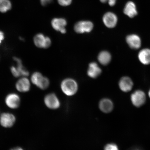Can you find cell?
<instances>
[{
	"instance_id": "d4e9b609",
	"label": "cell",
	"mask_w": 150,
	"mask_h": 150,
	"mask_svg": "<svg viewBox=\"0 0 150 150\" xmlns=\"http://www.w3.org/2000/svg\"><path fill=\"white\" fill-rule=\"evenodd\" d=\"M5 39V35L3 31L0 30V45L4 40Z\"/></svg>"
},
{
	"instance_id": "44dd1931",
	"label": "cell",
	"mask_w": 150,
	"mask_h": 150,
	"mask_svg": "<svg viewBox=\"0 0 150 150\" xmlns=\"http://www.w3.org/2000/svg\"><path fill=\"white\" fill-rule=\"evenodd\" d=\"M104 150H119L118 146L114 143L108 144L105 146Z\"/></svg>"
},
{
	"instance_id": "4fadbf2b",
	"label": "cell",
	"mask_w": 150,
	"mask_h": 150,
	"mask_svg": "<svg viewBox=\"0 0 150 150\" xmlns=\"http://www.w3.org/2000/svg\"><path fill=\"white\" fill-rule=\"evenodd\" d=\"M16 119L13 114L9 113H4L0 117V124L5 127H12L16 122Z\"/></svg>"
},
{
	"instance_id": "30bf717a",
	"label": "cell",
	"mask_w": 150,
	"mask_h": 150,
	"mask_svg": "<svg viewBox=\"0 0 150 150\" xmlns=\"http://www.w3.org/2000/svg\"><path fill=\"white\" fill-rule=\"evenodd\" d=\"M16 87L20 92H27L30 89L31 81L27 77H21L16 82Z\"/></svg>"
},
{
	"instance_id": "603a6c76",
	"label": "cell",
	"mask_w": 150,
	"mask_h": 150,
	"mask_svg": "<svg viewBox=\"0 0 150 150\" xmlns=\"http://www.w3.org/2000/svg\"><path fill=\"white\" fill-rule=\"evenodd\" d=\"M101 2L103 3H105L108 2L109 5L110 6H114L117 2V0H100Z\"/></svg>"
},
{
	"instance_id": "d6986e66",
	"label": "cell",
	"mask_w": 150,
	"mask_h": 150,
	"mask_svg": "<svg viewBox=\"0 0 150 150\" xmlns=\"http://www.w3.org/2000/svg\"><path fill=\"white\" fill-rule=\"evenodd\" d=\"M98 59L99 62L101 64L106 65L111 61L112 56L108 52L103 51L99 54Z\"/></svg>"
},
{
	"instance_id": "6da1fadb",
	"label": "cell",
	"mask_w": 150,
	"mask_h": 150,
	"mask_svg": "<svg viewBox=\"0 0 150 150\" xmlns=\"http://www.w3.org/2000/svg\"><path fill=\"white\" fill-rule=\"evenodd\" d=\"M13 59L16 62V65L11 67V72L13 76L16 78L29 76V72L24 66L21 59L16 57H14Z\"/></svg>"
},
{
	"instance_id": "4316f807",
	"label": "cell",
	"mask_w": 150,
	"mask_h": 150,
	"mask_svg": "<svg viewBox=\"0 0 150 150\" xmlns=\"http://www.w3.org/2000/svg\"><path fill=\"white\" fill-rule=\"evenodd\" d=\"M142 150L141 149H138V148H133V149H131L130 150Z\"/></svg>"
},
{
	"instance_id": "484cf974",
	"label": "cell",
	"mask_w": 150,
	"mask_h": 150,
	"mask_svg": "<svg viewBox=\"0 0 150 150\" xmlns=\"http://www.w3.org/2000/svg\"><path fill=\"white\" fill-rule=\"evenodd\" d=\"M11 150H23V149L20 147H16L12 149Z\"/></svg>"
},
{
	"instance_id": "7a4b0ae2",
	"label": "cell",
	"mask_w": 150,
	"mask_h": 150,
	"mask_svg": "<svg viewBox=\"0 0 150 150\" xmlns=\"http://www.w3.org/2000/svg\"><path fill=\"white\" fill-rule=\"evenodd\" d=\"M61 88L65 94L68 96H72L77 91L78 86L74 80L72 79H67L62 82Z\"/></svg>"
},
{
	"instance_id": "52a82bcc",
	"label": "cell",
	"mask_w": 150,
	"mask_h": 150,
	"mask_svg": "<svg viewBox=\"0 0 150 150\" xmlns=\"http://www.w3.org/2000/svg\"><path fill=\"white\" fill-rule=\"evenodd\" d=\"M118 20L117 15L111 12L106 13L103 18V23L107 27L109 28H115L117 25Z\"/></svg>"
},
{
	"instance_id": "2e32d148",
	"label": "cell",
	"mask_w": 150,
	"mask_h": 150,
	"mask_svg": "<svg viewBox=\"0 0 150 150\" xmlns=\"http://www.w3.org/2000/svg\"><path fill=\"white\" fill-rule=\"evenodd\" d=\"M139 60L144 65L150 64V49L145 48L141 50L138 54Z\"/></svg>"
},
{
	"instance_id": "8fae6325",
	"label": "cell",
	"mask_w": 150,
	"mask_h": 150,
	"mask_svg": "<svg viewBox=\"0 0 150 150\" xmlns=\"http://www.w3.org/2000/svg\"><path fill=\"white\" fill-rule=\"evenodd\" d=\"M119 86L120 89L124 92H129L132 89L134 83L130 78L124 76L120 80Z\"/></svg>"
},
{
	"instance_id": "ba28073f",
	"label": "cell",
	"mask_w": 150,
	"mask_h": 150,
	"mask_svg": "<svg viewBox=\"0 0 150 150\" xmlns=\"http://www.w3.org/2000/svg\"><path fill=\"white\" fill-rule=\"evenodd\" d=\"M125 40L127 45L132 50H138L141 47V39L139 36L135 34L127 35Z\"/></svg>"
},
{
	"instance_id": "3957f363",
	"label": "cell",
	"mask_w": 150,
	"mask_h": 150,
	"mask_svg": "<svg viewBox=\"0 0 150 150\" xmlns=\"http://www.w3.org/2000/svg\"><path fill=\"white\" fill-rule=\"evenodd\" d=\"M31 82L35 85L42 90L47 88L50 85L49 80L46 77L43 76L41 73L36 72L32 74Z\"/></svg>"
},
{
	"instance_id": "cb8c5ba5",
	"label": "cell",
	"mask_w": 150,
	"mask_h": 150,
	"mask_svg": "<svg viewBox=\"0 0 150 150\" xmlns=\"http://www.w3.org/2000/svg\"><path fill=\"white\" fill-rule=\"evenodd\" d=\"M52 0H40L41 4L43 6H46L51 3Z\"/></svg>"
},
{
	"instance_id": "ac0fdd59",
	"label": "cell",
	"mask_w": 150,
	"mask_h": 150,
	"mask_svg": "<svg viewBox=\"0 0 150 150\" xmlns=\"http://www.w3.org/2000/svg\"><path fill=\"white\" fill-rule=\"evenodd\" d=\"M102 73V70L98 64L95 62L90 63L87 71V74L90 77L95 78L98 77Z\"/></svg>"
},
{
	"instance_id": "5b68a950",
	"label": "cell",
	"mask_w": 150,
	"mask_h": 150,
	"mask_svg": "<svg viewBox=\"0 0 150 150\" xmlns=\"http://www.w3.org/2000/svg\"><path fill=\"white\" fill-rule=\"evenodd\" d=\"M131 99L133 105L137 107H140L145 104L146 100L145 93L141 90H137L131 96Z\"/></svg>"
},
{
	"instance_id": "ffe728a7",
	"label": "cell",
	"mask_w": 150,
	"mask_h": 150,
	"mask_svg": "<svg viewBox=\"0 0 150 150\" xmlns=\"http://www.w3.org/2000/svg\"><path fill=\"white\" fill-rule=\"evenodd\" d=\"M12 8V4L9 0H0V12H6Z\"/></svg>"
},
{
	"instance_id": "8992f818",
	"label": "cell",
	"mask_w": 150,
	"mask_h": 150,
	"mask_svg": "<svg viewBox=\"0 0 150 150\" xmlns=\"http://www.w3.org/2000/svg\"><path fill=\"white\" fill-rule=\"evenodd\" d=\"M93 24L89 21H83L77 22L74 26V30L76 33H89L92 30Z\"/></svg>"
},
{
	"instance_id": "9c48e42d",
	"label": "cell",
	"mask_w": 150,
	"mask_h": 150,
	"mask_svg": "<svg viewBox=\"0 0 150 150\" xmlns=\"http://www.w3.org/2000/svg\"><path fill=\"white\" fill-rule=\"evenodd\" d=\"M44 102L48 108L52 110H56L60 106V103L59 99L53 93L47 95L45 97Z\"/></svg>"
},
{
	"instance_id": "e0dca14e",
	"label": "cell",
	"mask_w": 150,
	"mask_h": 150,
	"mask_svg": "<svg viewBox=\"0 0 150 150\" xmlns=\"http://www.w3.org/2000/svg\"><path fill=\"white\" fill-rule=\"evenodd\" d=\"M99 108L102 112L108 113L111 112L113 109V104L110 99L104 98L99 103Z\"/></svg>"
},
{
	"instance_id": "9a60e30c",
	"label": "cell",
	"mask_w": 150,
	"mask_h": 150,
	"mask_svg": "<svg viewBox=\"0 0 150 150\" xmlns=\"http://www.w3.org/2000/svg\"><path fill=\"white\" fill-rule=\"evenodd\" d=\"M52 28L56 31L60 32L63 34L66 32L65 27L67 25V21L64 18H56L52 19L51 22Z\"/></svg>"
},
{
	"instance_id": "7c38bea8",
	"label": "cell",
	"mask_w": 150,
	"mask_h": 150,
	"mask_svg": "<svg viewBox=\"0 0 150 150\" xmlns=\"http://www.w3.org/2000/svg\"><path fill=\"white\" fill-rule=\"evenodd\" d=\"M20 102V97L16 93H13L9 94L6 97V104L9 108H17L19 106Z\"/></svg>"
},
{
	"instance_id": "7402d4cb",
	"label": "cell",
	"mask_w": 150,
	"mask_h": 150,
	"mask_svg": "<svg viewBox=\"0 0 150 150\" xmlns=\"http://www.w3.org/2000/svg\"><path fill=\"white\" fill-rule=\"evenodd\" d=\"M59 4L62 6H68L72 2V0H57Z\"/></svg>"
},
{
	"instance_id": "83f0119b",
	"label": "cell",
	"mask_w": 150,
	"mask_h": 150,
	"mask_svg": "<svg viewBox=\"0 0 150 150\" xmlns=\"http://www.w3.org/2000/svg\"><path fill=\"white\" fill-rule=\"evenodd\" d=\"M149 96L150 98V89L149 90Z\"/></svg>"
},
{
	"instance_id": "277c9868",
	"label": "cell",
	"mask_w": 150,
	"mask_h": 150,
	"mask_svg": "<svg viewBox=\"0 0 150 150\" xmlns=\"http://www.w3.org/2000/svg\"><path fill=\"white\" fill-rule=\"evenodd\" d=\"M33 43L37 47L47 48L51 44V41L49 37L45 36L42 33H38L33 37Z\"/></svg>"
},
{
	"instance_id": "5bb4252c",
	"label": "cell",
	"mask_w": 150,
	"mask_h": 150,
	"mask_svg": "<svg viewBox=\"0 0 150 150\" xmlns=\"http://www.w3.org/2000/svg\"><path fill=\"white\" fill-rule=\"evenodd\" d=\"M123 11L124 13L130 18H134L138 13L135 4L131 1H128L126 3Z\"/></svg>"
}]
</instances>
